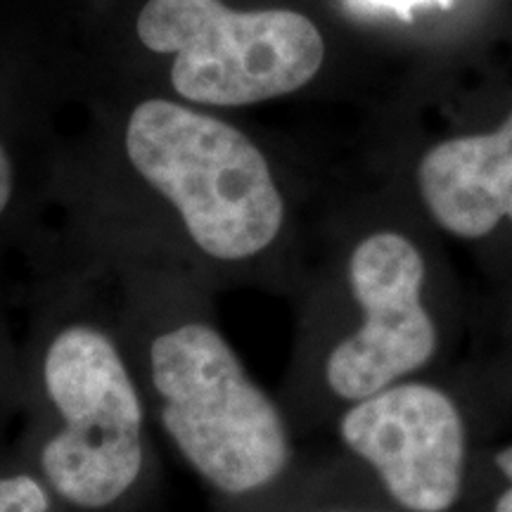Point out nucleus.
<instances>
[{
    "mask_svg": "<svg viewBox=\"0 0 512 512\" xmlns=\"http://www.w3.org/2000/svg\"><path fill=\"white\" fill-rule=\"evenodd\" d=\"M344 444L375 467L396 503L444 512L458 501L465 427L456 403L430 384H389L339 422Z\"/></svg>",
    "mask_w": 512,
    "mask_h": 512,
    "instance_id": "nucleus-6",
    "label": "nucleus"
},
{
    "mask_svg": "<svg viewBox=\"0 0 512 512\" xmlns=\"http://www.w3.org/2000/svg\"><path fill=\"white\" fill-rule=\"evenodd\" d=\"M0 512H48V494L36 479H0Z\"/></svg>",
    "mask_w": 512,
    "mask_h": 512,
    "instance_id": "nucleus-8",
    "label": "nucleus"
},
{
    "mask_svg": "<svg viewBox=\"0 0 512 512\" xmlns=\"http://www.w3.org/2000/svg\"><path fill=\"white\" fill-rule=\"evenodd\" d=\"M138 36L174 53L171 83L185 100L240 107L294 93L318 74L325 43L292 10H230L221 0H150Z\"/></svg>",
    "mask_w": 512,
    "mask_h": 512,
    "instance_id": "nucleus-3",
    "label": "nucleus"
},
{
    "mask_svg": "<svg viewBox=\"0 0 512 512\" xmlns=\"http://www.w3.org/2000/svg\"><path fill=\"white\" fill-rule=\"evenodd\" d=\"M12 195V166L10 159L5 155L3 145H0V214L8 207Z\"/></svg>",
    "mask_w": 512,
    "mask_h": 512,
    "instance_id": "nucleus-11",
    "label": "nucleus"
},
{
    "mask_svg": "<svg viewBox=\"0 0 512 512\" xmlns=\"http://www.w3.org/2000/svg\"><path fill=\"white\" fill-rule=\"evenodd\" d=\"M349 283L363 325L328 358L330 389L361 401L425 366L437 351L434 320L422 304L425 261L401 233H375L354 249Z\"/></svg>",
    "mask_w": 512,
    "mask_h": 512,
    "instance_id": "nucleus-5",
    "label": "nucleus"
},
{
    "mask_svg": "<svg viewBox=\"0 0 512 512\" xmlns=\"http://www.w3.org/2000/svg\"><path fill=\"white\" fill-rule=\"evenodd\" d=\"M43 380L64 427L43 446L41 465L64 501L105 508L126 494L143 467V406L105 332L62 330L48 347Z\"/></svg>",
    "mask_w": 512,
    "mask_h": 512,
    "instance_id": "nucleus-4",
    "label": "nucleus"
},
{
    "mask_svg": "<svg viewBox=\"0 0 512 512\" xmlns=\"http://www.w3.org/2000/svg\"><path fill=\"white\" fill-rule=\"evenodd\" d=\"M418 185L434 221L458 238H484L512 221V112L494 133L434 145L418 166Z\"/></svg>",
    "mask_w": 512,
    "mask_h": 512,
    "instance_id": "nucleus-7",
    "label": "nucleus"
},
{
    "mask_svg": "<svg viewBox=\"0 0 512 512\" xmlns=\"http://www.w3.org/2000/svg\"><path fill=\"white\" fill-rule=\"evenodd\" d=\"M150 370L164 430L207 482L249 494L280 477L290 458L283 418L221 332L204 323L164 332Z\"/></svg>",
    "mask_w": 512,
    "mask_h": 512,
    "instance_id": "nucleus-2",
    "label": "nucleus"
},
{
    "mask_svg": "<svg viewBox=\"0 0 512 512\" xmlns=\"http://www.w3.org/2000/svg\"><path fill=\"white\" fill-rule=\"evenodd\" d=\"M126 152L204 254L242 261L278 238L283 197L266 157L235 126L171 100H145L128 119Z\"/></svg>",
    "mask_w": 512,
    "mask_h": 512,
    "instance_id": "nucleus-1",
    "label": "nucleus"
},
{
    "mask_svg": "<svg viewBox=\"0 0 512 512\" xmlns=\"http://www.w3.org/2000/svg\"><path fill=\"white\" fill-rule=\"evenodd\" d=\"M496 465H498V470L505 475V479H508V489H505L501 498L496 501L494 512H512V446H508L505 451L498 453Z\"/></svg>",
    "mask_w": 512,
    "mask_h": 512,
    "instance_id": "nucleus-10",
    "label": "nucleus"
},
{
    "mask_svg": "<svg viewBox=\"0 0 512 512\" xmlns=\"http://www.w3.org/2000/svg\"><path fill=\"white\" fill-rule=\"evenodd\" d=\"M432 3H446V0H356V5H363L368 10H392L399 12L401 17H411L415 8Z\"/></svg>",
    "mask_w": 512,
    "mask_h": 512,
    "instance_id": "nucleus-9",
    "label": "nucleus"
}]
</instances>
